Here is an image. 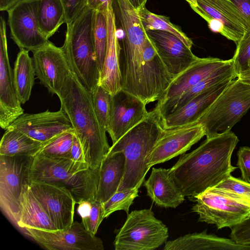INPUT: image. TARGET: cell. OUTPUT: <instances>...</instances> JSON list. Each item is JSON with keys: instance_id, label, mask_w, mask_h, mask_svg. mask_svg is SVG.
<instances>
[{"instance_id": "obj_46", "label": "cell", "mask_w": 250, "mask_h": 250, "mask_svg": "<svg viewBox=\"0 0 250 250\" xmlns=\"http://www.w3.org/2000/svg\"><path fill=\"white\" fill-rule=\"evenodd\" d=\"M250 24V0H230Z\"/></svg>"}, {"instance_id": "obj_12", "label": "cell", "mask_w": 250, "mask_h": 250, "mask_svg": "<svg viewBox=\"0 0 250 250\" xmlns=\"http://www.w3.org/2000/svg\"><path fill=\"white\" fill-rule=\"evenodd\" d=\"M112 8L115 22L124 33L123 61L137 63L143 58L144 45L148 39L138 12L127 0H112Z\"/></svg>"}, {"instance_id": "obj_22", "label": "cell", "mask_w": 250, "mask_h": 250, "mask_svg": "<svg viewBox=\"0 0 250 250\" xmlns=\"http://www.w3.org/2000/svg\"><path fill=\"white\" fill-rule=\"evenodd\" d=\"M234 79H229L202 92L176 111L161 119L168 130L197 124L199 119Z\"/></svg>"}, {"instance_id": "obj_5", "label": "cell", "mask_w": 250, "mask_h": 250, "mask_svg": "<svg viewBox=\"0 0 250 250\" xmlns=\"http://www.w3.org/2000/svg\"><path fill=\"white\" fill-rule=\"evenodd\" d=\"M94 11L85 6L74 21L66 24L62 47L71 71L91 93L99 85L100 76L92 36Z\"/></svg>"}, {"instance_id": "obj_43", "label": "cell", "mask_w": 250, "mask_h": 250, "mask_svg": "<svg viewBox=\"0 0 250 250\" xmlns=\"http://www.w3.org/2000/svg\"><path fill=\"white\" fill-rule=\"evenodd\" d=\"M65 14V23L74 21L85 7V0H60Z\"/></svg>"}, {"instance_id": "obj_18", "label": "cell", "mask_w": 250, "mask_h": 250, "mask_svg": "<svg viewBox=\"0 0 250 250\" xmlns=\"http://www.w3.org/2000/svg\"><path fill=\"white\" fill-rule=\"evenodd\" d=\"M7 129H16L36 140L45 143L73 128L66 113L61 108L56 112L47 110L36 114L23 113Z\"/></svg>"}, {"instance_id": "obj_49", "label": "cell", "mask_w": 250, "mask_h": 250, "mask_svg": "<svg viewBox=\"0 0 250 250\" xmlns=\"http://www.w3.org/2000/svg\"><path fill=\"white\" fill-rule=\"evenodd\" d=\"M132 6L137 11L143 8L147 0H127Z\"/></svg>"}, {"instance_id": "obj_26", "label": "cell", "mask_w": 250, "mask_h": 250, "mask_svg": "<svg viewBox=\"0 0 250 250\" xmlns=\"http://www.w3.org/2000/svg\"><path fill=\"white\" fill-rule=\"evenodd\" d=\"M237 78L232 59L181 95L167 101L159 105H156L161 119L176 111L194 97L210 87L229 79Z\"/></svg>"}, {"instance_id": "obj_36", "label": "cell", "mask_w": 250, "mask_h": 250, "mask_svg": "<svg viewBox=\"0 0 250 250\" xmlns=\"http://www.w3.org/2000/svg\"><path fill=\"white\" fill-rule=\"evenodd\" d=\"M140 187L117 191L108 200L103 203L104 218L108 217L113 212L124 210L128 213L130 206L138 196Z\"/></svg>"}, {"instance_id": "obj_20", "label": "cell", "mask_w": 250, "mask_h": 250, "mask_svg": "<svg viewBox=\"0 0 250 250\" xmlns=\"http://www.w3.org/2000/svg\"><path fill=\"white\" fill-rule=\"evenodd\" d=\"M197 7L190 6L207 22L210 20L220 21L224 25L225 36L236 44L250 24L230 0H196Z\"/></svg>"}, {"instance_id": "obj_14", "label": "cell", "mask_w": 250, "mask_h": 250, "mask_svg": "<svg viewBox=\"0 0 250 250\" xmlns=\"http://www.w3.org/2000/svg\"><path fill=\"white\" fill-rule=\"evenodd\" d=\"M30 188L58 230L65 229L74 222L76 204L69 191L56 185L31 182Z\"/></svg>"}, {"instance_id": "obj_8", "label": "cell", "mask_w": 250, "mask_h": 250, "mask_svg": "<svg viewBox=\"0 0 250 250\" xmlns=\"http://www.w3.org/2000/svg\"><path fill=\"white\" fill-rule=\"evenodd\" d=\"M167 227L156 218L151 208L135 210L116 234V250H153L167 242Z\"/></svg>"}, {"instance_id": "obj_9", "label": "cell", "mask_w": 250, "mask_h": 250, "mask_svg": "<svg viewBox=\"0 0 250 250\" xmlns=\"http://www.w3.org/2000/svg\"><path fill=\"white\" fill-rule=\"evenodd\" d=\"M34 157L0 155V207L2 212L18 227L20 198L23 186L30 183Z\"/></svg>"}, {"instance_id": "obj_42", "label": "cell", "mask_w": 250, "mask_h": 250, "mask_svg": "<svg viewBox=\"0 0 250 250\" xmlns=\"http://www.w3.org/2000/svg\"><path fill=\"white\" fill-rule=\"evenodd\" d=\"M237 155V166L240 170L241 179L250 184V147H240Z\"/></svg>"}, {"instance_id": "obj_30", "label": "cell", "mask_w": 250, "mask_h": 250, "mask_svg": "<svg viewBox=\"0 0 250 250\" xmlns=\"http://www.w3.org/2000/svg\"><path fill=\"white\" fill-rule=\"evenodd\" d=\"M28 52L24 49H20L13 69L14 85L21 104L29 100L36 75L33 60Z\"/></svg>"}, {"instance_id": "obj_47", "label": "cell", "mask_w": 250, "mask_h": 250, "mask_svg": "<svg viewBox=\"0 0 250 250\" xmlns=\"http://www.w3.org/2000/svg\"><path fill=\"white\" fill-rule=\"evenodd\" d=\"M77 211L82 219L88 216L91 209V202L87 200L82 201L78 204Z\"/></svg>"}, {"instance_id": "obj_23", "label": "cell", "mask_w": 250, "mask_h": 250, "mask_svg": "<svg viewBox=\"0 0 250 250\" xmlns=\"http://www.w3.org/2000/svg\"><path fill=\"white\" fill-rule=\"evenodd\" d=\"M229 61L213 57L199 58L189 67L173 79L156 105L181 95Z\"/></svg>"}, {"instance_id": "obj_25", "label": "cell", "mask_w": 250, "mask_h": 250, "mask_svg": "<svg viewBox=\"0 0 250 250\" xmlns=\"http://www.w3.org/2000/svg\"><path fill=\"white\" fill-rule=\"evenodd\" d=\"M143 184L147 195L158 206L176 208L185 200V196L169 174V168H152Z\"/></svg>"}, {"instance_id": "obj_16", "label": "cell", "mask_w": 250, "mask_h": 250, "mask_svg": "<svg viewBox=\"0 0 250 250\" xmlns=\"http://www.w3.org/2000/svg\"><path fill=\"white\" fill-rule=\"evenodd\" d=\"M5 21L0 19V126L8 127L23 114L15 89L8 58Z\"/></svg>"}, {"instance_id": "obj_39", "label": "cell", "mask_w": 250, "mask_h": 250, "mask_svg": "<svg viewBox=\"0 0 250 250\" xmlns=\"http://www.w3.org/2000/svg\"><path fill=\"white\" fill-rule=\"evenodd\" d=\"M91 209L89 215L82 219L85 229L92 235L96 234L98 228L104 218L103 203L95 200L91 202Z\"/></svg>"}, {"instance_id": "obj_17", "label": "cell", "mask_w": 250, "mask_h": 250, "mask_svg": "<svg viewBox=\"0 0 250 250\" xmlns=\"http://www.w3.org/2000/svg\"><path fill=\"white\" fill-rule=\"evenodd\" d=\"M204 136V128L200 124L165 129L147 158L148 167L150 168L185 153Z\"/></svg>"}, {"instance_id": "obj_27", "label": "cell", "mask_w": 250, "mask_h": 250, "mask_svg": "<svg viewBox=\"0 0 250 250\" xmlns=\"http://www.w3.org/2000/svg\"><path fill=\"white\" fill-rule=\"evenodd\" d=\"M164 250H250V245H241L231 239L209 234L206 230L185 234L167 241Z\"/></svg>"}, {"instance_id": "obj_40", "label": "cell", "mask_w": 250, "mask_h": 250, "mask_svg": "<svg viewBox=\"0 0 250 250\" xmlns=\"http://www.w3.org/2000/svg\"><path fill=\"white\" fill-rule=\"evenodd\" d=\"M216 187L231 190L250 200V184L242 179L230 175Z\"/></svg>"}, {"instance_id": "obj_21", "label": "cell", "mask_w": 250, "mask_h": 250, "mask_svg": "<svg viewBox=\"0 0 250 250\" xmlns=\"http://www.w3.org/2000/svg\"><path fill=\"white\" fill-rule=\"evenodd\" d=\"M157 53L174 78L189 67L199 57L173 34L159 30L146 31Z\"/></svg>"}, {"instance_id": "obj_7", "label": "cell", "mask_w": 250, "mask_h": 250, "mask_svg": "<svg viewBox=\"0 0 250 250\" xmlns=\"http://www.w3.org/2000/svg\"><path fill=\"white\" fill-rule=\"evenodd\" d=\"M250 109V85L238 78L228 86L199 119L205 136L229 131Z\"/></svg>"}, {"instance_id": "obj_6", "label": "cell", "mask_w": 250, "mask_h": 250, "mask_svg": "<svg viewBox=\"0 0 250 250\" xmlns=\"http://www.w3.org/2000/svg\"><path fill=\"white\" fill-rule=\"evenodd\" d=\"M198 221L215 225L218 229L232 228L250 217V200L231 190L215 187L190 199Z\"/></svg>"}, {"instance_id": "obj_37", "label": "cell", "mask_w": 250, "mask_h": 250, "mask_svg": "<svg viewBox=\"0 0 250 250\" xmlns=\"http://www.w3.org/2000/svg\"><path fill=\"white\" fill-rule=\"evenodd\" d=\"M91 93L95 114L101 125L106 131L112 95L100 85Z\"/></svg>"}, {"instance_id": "obj_45", "label": "cell", "mask_w": 250, "mask_h": 250, "mask_svg": "<svg viewBox=\"0 0 250 250\" xmlns=\"http://www.w3.org/2000/svg\"><path fill=\"white\" fill-rule=\"evenodd\" d=\"M112 0H85V6L106 13L112 7Z\"/></svg>"}, {"instance_id": "obj_52", "label": "cell", "mask_w": 250, "mask_h": 250, "mask_svg": "<svg viewBox=\"0 0 250 250\" xmlns=\"http://www.w3.org/2000/svg\"><path fill=\"white\" fill-rule=\"evenodd\" d=\"M248 65H249V68H250V60H249V61L248 62Z\"/></svg>"}, {"instance_id": "obj_50", "label": "cell", "mask_w": 250, "mask_h": 250, "mask_svg": "<svg viewBox=\"0 0 250 250\" xmlns=\"http://www.w3.org/2000/svg\"><path fill=\"white\" fill-rule=\"evenodd\" d=\"M237 78L243 82L250 85V68L240 73L238 75Z\"/></svg>"}, {"instance_id": "obj_28", "label": "cell", "mask_w": 250, "mask_h": 250, "mask_svg": "<svg viewBox=\"0 0 250 250\" xmlns=\"http://www.w3.org/2000/svg\"><path fill=\"white\" fill-rule=\"evenodd\" d=\"M125 158L123 152L106 155L99 167L97 200L104 203L117 191L125 174Z\"/></svg>"}, {"instance_id": "obj_13", "label": "cell", "mask_w": 250, "mask_h": 250, "mask_svg": "<svg viewBox=\"0 0 250 250\" xmlns=\"http://www.w3.org/2000/svg\"><path fill=\"white\" fill-rule=\"evenodd\" d=\"M32 52L37 78L49 93L58 96L71 71L62 47L48 40Z\"/></svg>"}, {"instance_id": "obj_29", "label": "cell", "mask_w": 250, "mask_h": 250, "mask_svg": "<svg viewBox=\"0 0 250 250\" xmlns=\"http://www.w3.org/2000/svg\"><path fill=\"white\" fill-rule=\"evenodd\" d=\"M18 227L55 231L58 230L42 205L32 192L29 184L22 188Z\"/></svg>"}, {"instance_id": "obj_35", "label": "cell", "mask_w": 250, "mask_h": 250, "mask_svg": "<svg viewBox=\"0 0 250 250\" xmlns=\"http://www.w3.org/2000/svg\"><path fill=\"white\" fill-rule=\"evenodd\" d=\"M74 134L73 129L58 134L45 142L38 153L52 158L70 159Z\"/></svg>"}, {"instance_id": "obj_44", "label": "cell", "mask_w": 250, "mask_h": 250, "mask_svg": "<svg viewBox=\"0 0 250 250\" xmlns=\"http://www.w3.org/2000/svg\"><path fill=\"white\" fill-rule=\"evenodd\" d=\"M70 158L75 162L86 163L82 146L75 133L73 137Z\"/></svg>"}, {"instance_id": "obj_31", "label": "cell", "mask_w": 250, "mask_h": 250, "mask_svg": "<svg viewBox=\"0 0 250 250\" xmlns=\"http://www.w3.org/2000/svg\"><path fill=\"white\" fill-rule=\"evenodd\" d=\"M44 143L16 129H7L0 141V155L34 157Z\"/></svg>"}, {"instance_id": "obj_4", "label": "cell", "mask_w": 250, "mask_h": 250, "mask_svg": "<svg viewBox=\"0 0 250 250\" xmlns=\"http://www.w3.org/2000/svg\"><path fill=\"white\" fill-rule=\"evenodd\" d=\"M99 167L91 168L86 163L38 153L31 165L30 182H42L63 188L69 191L78 204L84 200L92 202L96 200Z\"/></svg>"}, {"instance_id": "obj_24", "label": "cell", "mask_w": 250, "mask_h": 250, "mask_svg": "<svg viewBox=\"0 0 250 250\" xmlns=\"http://www.w3.org/2000/svg\"><path fill=\"white\" fill-rule=\"evenodd\" d=\"M106 17L107 44L104 65L100 72L99 85L113 95L121 89V47L112 7L108 10Z\"/></svg>"}, {"instance_id": "obj_33", "label": "cell", "mask_w": 250, "mask_h": 250, "mask_svg": "<svg viewBox=\"0 0 250 250\" xmlns=\"http://www.w3.org/2000/svg\"><path fill=\"white\" fill-rule=\"evenodd\" d=\"M143 25L146 30H159L170 33L191 48L192 41L178 26L172 23L168 17L157 15L148 11L145 7L138 11Z\"/></svg>"}, {"instance_id": "obj_3", "label": "cell", "mask_w": 250, "mask_h": 250, "mask_svg": "<svg viewBox=\"0 0 250 250\" xmlns=\"http://www.w3.org/2000/svg\"><path fill=\"white\" fill-rule=\"evenodd\" d=\"M165 131L159 114L154 108L112 144L107 154L122 151L125 158V172L117 191L140 188L150 168L147 158Z\"/></svg>"}, {"instance_id": "obj_34", "label": "cell", "mask_w": 250, "mask_h": 250, "mask_svg": "<svg viewBox=\"0 0 250 250\" xmlns=\"http://www.w3.org/2000/svg\"><path fill=\"white\" fill-rule=\"evenodd\" d=\"M107 12L95 10L93 21L92 36L100 72L104 65L107 44Z\"/></svg>"}, {"instance_id": "obj_41", "label": "cell", "mask_w": 250, "mask_h": 250, "mask_svg": "<svg viewBox=\"0 0 250 250\" xmlns=\"http://www.w3.org/2000/svg\"><path fill=\"white\" fill-rule=\"evenodd\" d=\"M229 236L237 244L250 245V217L231 228Z\"/></svg>"}, {"instance_id": "obj_48", "label": "cell", "mask_w": 250, "mask_h": 250, "mask_svg": "<svg viewBox=\"0 0 250 250\" xmlns=\"http://www.w3.org/2000/svg\"><path fill=\"white\" fill-rule=\"evenodd\" d=\"M21 0H0V10L7 11Z\"/></svg>"}, {"instance_id": "obj_15", "label": "cell", "mask_w": 250, "mask_h": 250, "mask_svg": "<svg viewBox=\"0 0 250 250\" xmlns=\"http://www.w3.org/2000/svg\"><path fill=\"white\" fill-rule=\"evenodd\" d=\"M146 105L140 99L122 89L112 95L106 130L112 144L147 115Z\"/></svg>"}, {"instance_id": "obj_38", "label": "cell", "mask_w": 250, "mask_h": 250, "mask_svg": "<svg viewBox=\"0 0 250 250\" xmlns=\"http://www.w3.org/2000/svg\"><path fill=\"white\" fill-rule=\"evenodd\" d=\"M236 44V49L232 57L237 75L249 69L250 60V28L247 30Z\"/></svg>"}, {"instance_id": "obj_51", "label": "cell", "mask_w": 250, "mask_h": 250, "mask_svg": "<svg viewBox=\"0 0 250 250\" xmlns=\"http://www.w3.org/2000/svg\"><path fill=\"white\" fill-rule=\"evenodd\" d=\"M186 0L191 6L197 7V3L196 2V0Z\"/></svg>"}, {"instance_id": "obj_32", "label": "cell", "mask_w": 250, "mask_h": 250, "mask_svg": "<svg viewBox=\"0 0 250 250\" xmlns=\"http://www.w3.org/2000/svg\"><path fill=\"white\" fill-rule=\"evenodd\" d=\"M38 21L40 30L48 40L60 26L65 23V14L60 0H40Z\"/></svg>"}, {"instance_id": "obj_2", "label": "cell", "mask_w": 250, "mask_h": 250, "mask_svg": "<svg viewBox=\"0 0 250 250\" xmlns=\"http://www.w3.org/2000/svg\"><path fill=\"white\" fill-rule=\"evenodd\" d=\"M58 97L81 144L85 162L91 168H99L110 146L95 114L91 92L71 71Z\"/></svg>"}, {"instance_id": "obj_19", "label": "cell", "mask_w": 250, "mask_h": 250, "mask_svg": "<svg viewBox=\"0 0 250 250\" xmlns=\"http://www.w3.org/2000/svg\"><path fill=\"white\" fill-rule=\"evenodd\" d=\"M143 57L141 100L147 104L161 99L173 78L149 37L144 45Z\"/></svg>"}, {"instance_id": "obj_10", "label": "cell", "mask_w": 250, "mask_h": 250, "mask_svg": "<svg viewBox=\"0 0 250 250\" xmlns=\"http://www.w3.org/2000/svg\"><path fill=\"white\" fill-rule=\"evenodd\" d=\"M40 0H21L7 11L10 37L20 49L33 51L48 40L41 32L38 21Z\"/></svg>"}, {"instance_id": "obj_1", "label": "cell", "mask_w": 250, "mask_h": 250, "mask_svg": "<svg viewBox=\"0 0 250 250\" xmlns=\"http://www.w3.org/2000/svg\"><path fill=\"white\" fill-rule=\"evenodd\" d=\"M238 142L230 130L207 138L192 151L181 154L169 174L184 195L190 199L230 176L238 168L231 158Z\"/></svg>"}, {"instance_id": "obj_11", "label": "cell", "mask_w": 250, "mask_h": 250, "mask_svg": "<svg viewBox=\"0 0 250 250\" xmlns=\"http://www.w3.org/2000/svg\"><path fill=\"white\" fill-rule=\"evenodd\" d=\"M25 234L50 250H104L102 240L91 234L83 224L74 222L68 228L47 231L33 228L23 229Z\"/></svg>"}]
</instances>
